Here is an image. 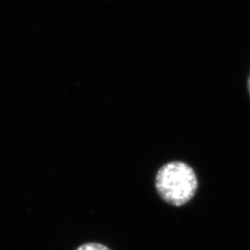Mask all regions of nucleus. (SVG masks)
<instances>
[{
  "instance_id": "1",
  "label": "nucleus",
  "mask_w": 250,
  "mask_h": 250,
  "mask_svg": "<svg viewBox=\"0 0 250 250\" xmlns=\"http://www.w3.org/2000/svg\"><path fill=\"white\" fill-rule=\"evenodd\" d=\"M155 188L161 198L181 207L192 200L198 188L193 168L184 162H170L161 167L155 177Z\"/></svg>"
},
{
  "instance_id": "2",
  "label": "nucleus",
  "mask_w": 250,
  "mask_h": 250,
  "mask_svg": "<svg viewBox=\"0 0 250 250\" xmlns=\"http://www.w3.org/2000/svg\"><path fill=\"white\" fill-rule=\"evenodd\" d=\"M76 250H111L107 246L100 244V243H95V242H91V243H85L81 245Z\"/></svg>"
},
{
  "instance_id": "3",
  "label": "nucleus",
  "mask_w": 250,
  "mask_h": 250,
  "mask_svg": "<svg viewBox=\"0 0 250 250\" xmlns=\"http://www.w3.org/2000/svg\"><path fill=\"white\" fill-rule=\"evenodd\" d=\"M247 90H248V93H249V96H250V73H249V76H248V80H247Z\"/></svg>"
}]
</instances>
